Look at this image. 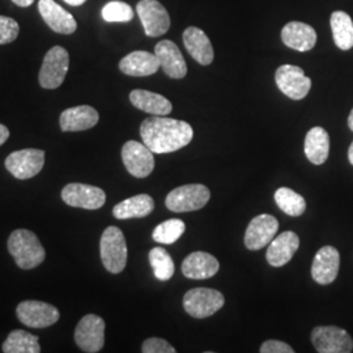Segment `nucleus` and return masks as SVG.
Returning a JSON list of instances; mask_svg holds the SVG:
<instances>
[{"mask_svg": "<svg viewBox=\"0 0 353 353\" xmlns=\"http://www.w3.org/2000/svg\"><path fill=\"white\" fill-rule=\"evenodd\" d=\"M140 137L153 153H170L190 144L194 138V131L185 121L153 115L143 121Z\"/></svg>", "mask_w": 353, "mask_h": 353, "instance_id": "1", "label": "nucleus"}, {"mask_svg": "<svg viewBox=\"0 0 353 353\" xmlns=\"http://www.w3.org/2000/svg\"><path fill=\"white\" fill-rule=\"evenodd\" d=\"M8 250L16 265L23 270L36 268L46 256L45 249L37 236L26 229L13 230L8 239Z\"/></svg>", "mask_w": 353, "mask_h": 353, "instance_id": "2", "label": "nucleus"}, {"mask_svg": "<svg viewBox=\"0 0 353 353\" xmlns=\"http://www.w3.org/2000/svg\"><path fill=\"white\" fill-rule=\"evenodd\" d=\"M102 265L112 274H119L127 263V243L119 228H106L100 241Z\"/></svg>", "mask_w": 353, "mask_h": 353, "instance_id": "3", "label": "nucleus"}, {"mask_svg": "<svg viewBox=\"0 0 353 353\" xmlns=\"http://www.w3.org/2000/svg\"><path fill=\"white\" fill-rule=\"evenodd\" d=\"M211 198V191L201 183L185 185L170 191L166 196V208L172 212L185 214L203 208Z\"/></svg>", "mask_w": 353, "mask_h": 353, "instance_id": "4", "label": "nucleus"}, {"mask_svg": "<svg viewBox=\"0 0 353 353\" xmlns=\"http://www.w3.org/2000/svg\"><path fill=\"white\" fill-rule=\"evenodd\" d=\"M70 67L68 51L62 46H54L46 52L39 70V84L45 89L59 88L63 84Z\"/></svg>", "mask_w": 353, "mask_h": 353, "instance_id": "5", "label": "nucleus"}, {"mask_svg": "<svg viewBox=\"0 0 353 353\" xmlns=\"http://www.w3.org/2000/svg\"><path fill=\"white\" fill-rule=\"evenodd\" d=\"M224 296L211 288H194L183 296V307L190 316L207 318L214 316L224 306Z\"/></svg>", "mask_w": 353, "mask_h": 353, "instance_id": "6", "label": "nucleus"}, {"mask_svg": "<svg viewBox=\"0 0 353 353\" xmlns=\"http://www.w3.org/2000/svg\"><path fill=\"white\" fill-rule=\"evenodd\" d=\"M16 314L23 325L32 328L50 327L61 318V313L55 306L34 300L19 303Z\"/></svg>", "mask_w": 353, "mask_h": 353, "instance_id": "7", "label": "nucleus"}, {"mask_svg": "<svg viewBox=\"0 0 353 353\" xmlns=\"http://www.w3.org/2000/svg\"><path fill=\"white\" fill-rule=\"evenodd\" d=\"M312 343L319 353H351L353 341L351 335L336 326H318L312 332Z\"/></svg>", "mask_w": 353, "mask_h": 353, "instance_id": "8", "label": "nucleus"}, {"mask_svg": "<svg viewBox=\"0 0 353 353\" xmlns=\"http://www.w3.org/2000/svg\"><path fill=\"white\" fill-rule=\"evenodd\" d=\"M75 343L84 352H100L105 344V322L101 316H83L76 326Z\"/></svg>", "mask_w": 353, "mask_h": 353, "instance_id": "9", "label": "nucleus"}, {"mask_svg": "<svg viewBox=\"0 0 353 353\" xmlns=\"http://www.w3.org/2000/svg\"><path fill=\"white\" fill-rule=\"evenodd\" d=\"M278 88L292 100H303L312 88V80L305 75L303 68L292 64L280 65L275 74Z\"/></svg>", "mask_w": 353, "mask_h": 353, "instance_id": "10", "label": "nucleus"}, {"mask_svg": "<svg viewBox=\"0 0 353 353\" xmlns=\"http://www.w3.org/2000/svg\"><path fill=\"white\" fill-rule=\"evenodd\" d=\"M137 11L148 37H160L170 28V16L159 0H140Z\"/></svg>", "mask_w": 353, "mask_h": 353, "instance_id": "11", "label": "nucleus"}, {"mask_svg": "<svg viewBox=\"0 0 353 353\" xmlns=\"http://www.w3.org/2000/svg\"><path fill=\"white\" fill-rule=\"evenodd\" d=\"M43 165L45 152L33 148L12 152L6 159L7 170L17 179H29L37 176Z\"/></svg>", "mask_w": 353, "mask_h": 353, "instance_id": "12", "label": "nucleus"}, {"mask_svg": "<svg viewBox=\"0 0 353 353\" xmlns=\"http://www.w3.org/2000/svg\"><path fill=\"white\" fill-rule=\"evenodd\" d=\"M122 160L127 172L137 178L150 176L154 169L153 152L143 143L130 140L122 148Z\"/></svg>", "mask_w": 353, "mask_h": 353, "instance_id": "13", "label": "nucleus"}, {"mask_svg": "<svg viewBox=\"0 0 353 353\" xmlns=\"http://www.w3.org/2000/svg\"><path fill=\"white\" fill-rule=\"evenodd\" d=\"M62 199L65 204L84 208L99 210L106 202V194L103 190L84 183H68L62 190Z\"/></svg>", "mask_w": 353, "mask_h": 353, "instance_id": "14", "label": "nucleus"}, {"mask_svg": "<svg viewBox=\"0 0 353 353\" xmlns=\"http://www.w3.org/2000/svg\"><path fill=\"white\" fill-rule=\"evenodd\" d=\"M279 221L272 214H259L254 217L245 233V246L249 250H261L275 239Z\"/></svg>", "mask_w": 353, "mask_h": 353, "instance_id": "15", "label": "nucleus"}, {"mask_svg": "<svg viewBox=\"0 0 353 353\" xmlns=\"http://www.w3.org/2000/svg\"><path fill=\"white\" fill-rule=\"evenodd\" d=\"M341 255L334 246H323L316 252L312 265V276L321 285L331 284L339 272Z\"/></svg>", "mask_w": 353, "mask_h": 353, "instance_id": "16", "label": "nucleus"}, {"mask_svg": "<svg viewBox=\"0 0 353 353\" xmlns=\"http://www.w3.org/2000/svg\"><path fill=\"white\" fill-rule=\"evenodd\" d=\"M154 54L159 58L165 75L172 79H183L188 74L186 61L173 41H160L154 48Z\"/></svg>", "mask_w": 353, "mask_h": 353, "instance_id": "17", "label": "nucleus"}, {"mask_svg": "<svg viewBox=\"0 0 353 353\" xmlns=\"http://www.w3.org/2000/svg\"><path fill=\"white\" fill-rule=\"evenodd\" d=\"M38 10L50 29L61 34H72L77 29L75 17L54 0H39Z\"/></svg>", "mask_w": 353, "mask_h": 353, "instance_id": "18", "label": "nucleus"}, {"mask_svg": "<svg viewBox=\"0 0 353 353\" xmlns=\"http://www.w3.org/2000/svg\"><path fill=\"white\" fill-rule=\"evenodd\" d=\"M281 41L293 50L310 51L316 43V32L313 26L300 21H290L281 30Z\"/></svg>", "mask_w": 353, "mask_h": 353, "instance_id": "19", "label": "nucleus"}, {"mask_svg": "<svg viewBox=\"0 0 353 353\" xmlns=\"http://www.w3.org/2000/svg\"><path fill=\"white\" fill-rule=\"evenodd\" d=\"M99 119L100 115L94 108L88 105H80L65 109L61 114L59 123L63 132H77L96 126L99 123Z\"/></svg>", "mask_w": 353, "mask_h": 353, "instance_id": "20", "label": "nucleus"}, {"mask_svg": "<svg viewBox=\"0 0 353 353\" xmlns=\"http://www.w3.org/2000/svg\"><path fill=\"white\" fill-rule=\"evenodd\" d=\"M300 248V239L294 232L280 233L276 239L271 241L267 249V262L272 267H281L287 265L293 258L294 252Z\"/></svg>", "mask_w": 353, "mask_h": 353, "instance_id": "21", "label": "nucleus"}, {"mask_svg": "<svg viewBox=\"0 0 353 353\" xmlns=\"http://www.w3.org/2000/svg\"><path fill=\"white\" fill-rule=\"evenodd\" d=\"M183 43L192 59H195L198 63L208 65L214 62V52L212 43L202 29L195 26L188 28L183 32Z\"/></svg>", "mask_w": 353, "mask_h": 353, "instance_id": "22", "label": "nucleus"}, {"mask_svg": "<svg viewBox=\"0 0 353 353\" xmlns=\"http://www.w3.org/2000/svg\"><path fill=\"white\" fill-rule=\"evenodd\" d=\"M160 62L156 54L148 51H132L119 62V70L127 76L144 77L156 74L160 68Z\"/></svg>", "mask_w": 353, "mask_h": 353, "instance_id": "23", "label": "nucleus"}, {"mask_svg": "<svg viewBox=\"0 0 353 353\" xmlns=\"http://www.w3.org/2000/svg\"><path fill=\"white\" fill-rule=\"evenodd\" d=\"M219 268V261L214 255L204 252H191L182 263L183 275L196 280L212 278L217 274Z\"/></svg>", "mask_w": 353, "mask_h": 353, "instance_id": "24", "label": "nucleus"}, {"mask_svg": "<svg viewBox=\"0 0 353 353\" xmlns=\"http://www.w3.org/2000/svg\"><path fill=\"white\" fill-rule=\"evenodd\" d=\"M130 101L141 112L152 115H169L173 105L166 97L144 89H135L130 93Z\"/></svg>", "mask_w": 353, "mask_h": 353, "instance_id": "25", "label": "nucleus"}, {"mask_svg": "<svg viewBox=\"0 0 353 353\" xmlns=\"http://www.w3.org/2000/svg\"><path fill=\"white\" fill-rule=\"evenodd\" d=\"M305 154L307 160L314 165L326 163L330 153V137L322 127H313L305 138Z\"/></svg>", "mask_w": 353, "mask_h": 353, "instance_id": "26", "label": "nucleus"}, {"mask_svg": "<svg viewBox=\"0 0 353 353\" xmlns=\"http://www.w3.org/2000/svg\"><path fill=\"white\" fill-rule=\"evenodd\" d=\"M154 210V201L148 194H139L118 203L113 208V214L118 220L141 219L151 214Z\"/></svg>", "mask_w": 353, "mask_h": 353, "instance_id": "27", "label": "nucleus"}, {"mask_svg": "<svg viewBox=\"0 0 353 353\" xmlns=\"http://www.w3.org/2000/svg\"><path fill=\"white\" fill-rule=\"evenodd\" d=\"M332 37L341 50H351L353 48V21L348 13L335 11L330 19Z\"/></svg>", "mask_w": 353, "mask_h": 353, "instance_id": "28", "label": "nucleus"}, {"mask_svg": "<svg viewBox=\"0 0 353 353\" xmlns=\"http://www.w3.org/2000/svg\"><path fill=\"white\" fill-rule=\"evenodd\" d=\"M1 350L4 353H39L41 345L36 335L24 330H13L3 343Z\"/></svg>", "mask_w": 353, "mask_h": 353, "instance_id": "29", "label": "nucleus"}, {"mask_svg": "<svg viewBox=\"0 0 353 353\" xmlns=\"http://www.w3.org/2000/svg\"><path fill=\"white\" fill-rule=\"evenodd\" d=\"M275 202L284 214L301 216L306 210V202L300 194L288 188H280L275 192Z\"/></svg>", "mask_w": 353, "mask_h": 353, "instance_id": "30", "label": "nucleus"}, {"mask_svg": "<svg viewBox=\"0 0 353 353\" xmlns=\"http://www.w3.org/2000/svg\"><path fill=\"white\" fill-rule=\"evenodd\" d=\"M150 263H151L154 276L161 280L168 281L174 275V262L169 252L163 248H153L150 252Z\"/></svg>", "mask_w": 353, "mask_h": 353, "instance_id": "31", "label": "nucleus"}, {"mask_svg": "<svg viewBox=\"0 0 353 353\" xmlns=\"http://www.w3.org/2000/svg\"><path fill=\"white\" fill-rule=\"evenodd\" d=\"M185 230H186V225L182 220L170 219L154 228L152 233V239L159 243L172 245L182 237Z\"/></svg>", "mask_w": 353, "mask_h": 353, "instance_id": "32", "label": "nucleus"}, {"mask_svg": "<svg viewBox=\"0 0 353 353\" xmlns=\"http://www.w3.org/2000/svg\"><path fill=\"white\" fill-rule=\"evenodd\" d=\"M102 17L108 23H128L134 19V11L125 1L113 0L103 6Z\"/></svg>", "mask_w": 353, "mask_h": 353, "instance_id": "33", "label": "nucleus"}, {"mask_svg": "<svg viewBox=\"0 0 353 353\" xmlns=\"http://www.w3.org/2000/svg\"><path fill=\"white\" fill-rule=\"evenodd\" d=\"M20 33V26L16 20L7 16H0V45L11 43Z\"/></svg>", "mask_w": 353, "mask_h": 353, "instance_id": "34", "label": "nucleus"}, {"mask_svg": "<svg viewBox=\"0 0 353 353\" xmlns=\"http://www.w3.org/2000/svg\"><path fill=\"white\" fill-rule=\"evenodd\" d=\"M143 353H176L172 344L160 338H150L143 343L141 347Z\"/></svg>", "mask_w": 353, "mask_h": 353, "instance_id": "35", "label": "nucleus"}, {"mask_svg": "<svg viewBox=\"0 0 353 353\" xmlns=\"http://www.w3.org/2000/svg\"><path fill=\"white\" fill-rule=\"evenodd\" d=\"M261 353H293L294 350L284 341H267L261 345Z\"/></svg>", "mask_w": 353, "mask_h": 353, "instance_id": "36", "label": "nucleus"}, {"mask_svg": "<svg viewBox=\"0 0 353 353\" xmlns=\"http://www.w3.org/2000/svg\"><path fill=\"white\" fill-rule=\"evenodd\" d=\"M8 139H10V130L0 123V145H3Z\"/></svg>", "mask_w": 353, "mask_h": 353, "instance_id": "37", "label": "nucleus"}, {"mask_svg": "<svg viewBox=\"0 0 353 353\" xmlns=\"http://www.w3.org/2000/svg\"><path fill=\"white\" fill-rule=\"evenodd\" d=\"M12 1L16 6L23 7V8H26V7H29V6H32L34 3V0H12Z\"/></svg>", "mask_w": 353, "mask_h": 353, "instance_id": "38", "label": "nucleus"}, {"mask_svg": "<svg viewBox=\"0 0 353 353\" xmlns=\"http://www.w3.org/2000/svg\"><path fill=\"white\" fill-rule=\"evenodd\" d=\"M67 4H70V6H74V7H77V6H81V4H84L87 0H64Z\"/></svg>", "mask_w": 353, "mask_h": 353, "instance_id": "39", "label": "nucleus"}, {"mask_svg": "<svg viewBox=\"0 0 353 353\" xmlns=\"http://www.w3.org/2000/svg\"><path fill=\"white\" fill-rule=\"evenodd\" d=\"M348 160H350V163L353 165V141L352 144L350 145V150H348Z\"/></svg>", "mask_w": 353, "mask_h": 353, "instance_id": "40", "label": "nucleus"}, {"mask_svg": "<svg viewBox=\"0 0 353 353\" xmlns=\"http://www.w3.org/2000/svg\"><path fill=\"white\" fill-rule=\"evenodd\" d=\"M348 127H350L351 131H353V109L352 112L350 113V117H348Z\"/></svg>", "mask_w": 353, "mask_h": 353, "instance_id": "41", "label": "nucleus"}]
</instances>
